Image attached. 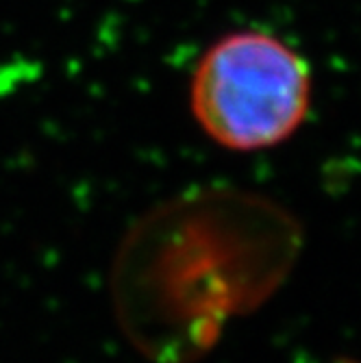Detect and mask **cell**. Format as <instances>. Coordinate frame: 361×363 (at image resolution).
<instances>
[{
    "mask_svg": "<svg viewBox=\"0 0 361 363\" xmlns=\"http://www.w3.org/2000/svg\"><path fill=\"white\" fill-rule=\"evenodd\" d=\"M307 59L266 30H235L196 65L189 107L216 144L252 152L289 140L311 109Z\"/></svg>",
    "mask_w": 361,
    "mask_h": 363,
    "instance_id": "cell-1",
    "label": "cell"
}]
</instances>
